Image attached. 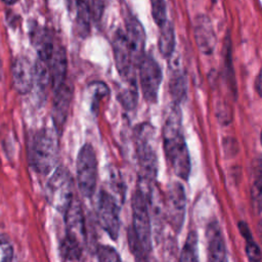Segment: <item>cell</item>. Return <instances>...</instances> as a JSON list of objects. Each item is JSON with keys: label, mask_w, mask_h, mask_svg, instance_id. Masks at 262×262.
<instances>
[{"label": "cell", "mask_w": 262, "mask_h": 262, "mask_svg": "<svg viewBox=\"0 0 262 262\" xmlns=\"http://www.w3.org/2000/svg\"><path fill=\"white\" fill-rule=\"evenodd\" d=\"M152 131L149 125L139 126L136 136V152L139 164V180L144 187H150L158 174V158L151 144Z\"/></svg>", "instance_id": "cell-3"}, {"label": "cell", "mask_w": 262, "mask_h": 262, "mask_svg": "<svg viewBox=\"0 0 262 262\" xmlns=\"http://www.w3.org/2000/svg\"><path fill=\"white\" fill-rule=\"evenodd\" d=\"M142 94L146 101L156 102L162 82V71L159 63L150 55H144L138 64Z\"/></svg>", "instance_id": "cell-8"}, {"label": "cell", "mask_w": 262, "mask_h": 262, "mask_svg": "<svg viewBox=\"0 0 262 262\" xmlns=\"http://www.w3.org/2000/svg\"><path fill=\"white\" fill-rule=\"evenodd\" d=\"M97 217L102 229L112 239H117L120 229L119 207L114 196L103 190L97 202Z\"/></svg>", "instance_id": "cell-9"}, {"label": "cell", "mask_w": 262, "mask_h": 262, "mask_svg": "<svg viewBox=\"0 0 262 262\" xmlns=\"http://www.w3.org/2000/svg\"><path fill=\"white\" fill-rule=\"evenodd\" d=\"M193 35L199 50L206 55L212 54L216 45V35L208 15L199 14L194 17Z\"/></svg>", "instance_id": "cell-12"}, {"label": "cell", "mask_w": 262, "mask_h": 262, "mask_svg": "<svg viewBox=\"0 0 262 262\" xmlns=\"http://www.w3.org/2000/svg\"><path fill=\"white\" fill-rule=\"evenodd\" d=\"M133 231L146 255L151 251V224L147 202L140 189L132 196Z\"/></svg>", "instance_id": "cell-6"}, {"label": "cell", "mask_w": 262, "mask_h": 262, "mask_svg": "<svg viewBox=\"0 0 262 262\" xmlns=\"http://www.w3.org/2000/svg\"><path fill=\"white\" fill-rule=\"evenodd\" d=\"M256 90L258 92V94L262 97V68L257 76V79H256Z\"/></svg>", "instance_id": "cell-30"}, {"label": "cell", "mask_w": 262, "mask_h": 262, "mask_svg": "<svg viewBox=\"0 0 262 262\" xmlns=\"http://www.w3.org/2000/svg\"><path fill=\"white\" fill-rule=\"evenodd\" d=\"M238 226H239L241 233L246 238V253H247L248 259L250 261H260L262 259L261 251H260L259 247L257 246V244L253 241L252 234H251L247 224H245L244 222H241L238 224Z\"/></svg>", "instance_id": "cell-25"}, {"label": "cell", "mask_w": 262, "mask_h": 262, "mask_svg": "<svg viewBox=\"0 0 262 262\" xmlns=\"http://www.w3.org/2000/svg\"><path fill=\"white\" fill-rule=\"evenodd\" d=\"M64 214L66 235L78 241L82 245L85 243V222L83 210L79 200L74 199Z\"/></svg>", "instance_id": "cell-14"}, {"label": "cell", "mask_w": 262, "mask_h": 262, "mask_svg": "<svg viewBox=\"0 0 262 262\" xmlns=\"http://www.w3.org/2000/svg\"><path fill=\"white\" fill-rule=\"evenodd\" d=\"M77 182L81 194L91 198L97 182V159L91 144H84L77 157Z\"/></svg>", "instance_id": "cell-5"}, {"label": "cell", "mask_w": 262, "mask_h": 262, "mask_svg": "<svg viewBox=\"0 0 262 262\" xmlns=\"http://www.w3.org/2000/svg\"><path fill=\"white\" fill-rule=\"evenodd\" d=\"M13 247L6 234H0V262H8L12 260Z\"/></svg>", "instance_id": "cell-29"}, {"label": "cell", "mask_w": 262, "mask_h": 262, "mask_svg": "<svg viewBox=\"0 0 262 262\" xmlns=\"http://www.w3.org/2000/svg\"><path fill=\"white\" fill-rule=\"evenodd\" d=\"M46 199L50 206L64 213L74 201V180L70 171L60 166L54 170L45 187Z\"/></svg>", "instance_id": "cell-4"}, {"label": "cell", "mask_w": 262, "mask_h": 262, "mask_svg": "<svg viewBox=\"0 0 262 262\" xmlns=\"http://www.w3.org/2000/svg\"><path fill=\"white\" fill-rule=\"evenodd\" d=\"M83 245L66 235L59 246V255L63 261H79L82 258Z\"/></svg>", "instance_id": "cell-22"}, {"label": "cell", "mask_w": 262, "mask_h": 262, "mask_svg": "<svg viewBox=\"0 0 262 262\" xmlns=\"http://www.w3.org/2000/svg\"><path fill=\"white\" fill-rule=\"evenodd\" d=\"M114 57L117 70L121 77H124L134 72V66L131 58V51L127 41L125 32L121 29L117 30L114 34L112 41Z\"/></svg>", "instance_id": "cell-13"}, {"label": "cell", "mask_w": 262, "mask_h": 262, "mask_svg": "<svg viewBox=\"0 0 262 262\" xmlns=\"http://www.w3.org/2000/svg\"><path fill=\"white\" fill-rule=\"evenodd\" d=\"M251 203L256 214L262 212V175H260L252 185Z\"/></svg>", "instance_id": "cell-26"}, {"label": "cell", "mask_w": 262, "mask_h": 262, "mask_svg": "<svg viewBox=\"0 0 262 262\" xmlns=\"http://www.w3.org/2000/svg\"><path fill=\"white\" fill-rule=\"evenodd\" d=\"M179 260L182 262L186 261H198V234L195 231H190L187 234L183 249L181 251Z\"/></svg>", "instance_id": "cell-24"}, {"label": "cell", "mask_w": 262, "mask_h": 262, "mask_svg": "<svg viewBox=\"0 0 262 262\" xmlns=\"http://www.w3.org/2000/svg\"><path fill=\"white\" fill-rule=\"evenodd\" d=\"M57 157V131L43 128L35 132L29 147V160L33 169L37 173L47 174L55 167Z\"/></svg>", "instance_id": "cell-2"}, {"label": "cell", "mask_w": 262, "mask_h": 262, "mask_svg": "<svg viewBox=\"0 0 262 262\" xmlns=\"http://www.w3.org/2000/svg\"><path fill=\"white\" fill-rule=\"evenodd\" d=\"M126 37L131 51V58L134 67H138L144 56L145 33L140 21L133 15L126 17Z\"/></svg>", "instance_id": "cell-11"}, {"label": "cell", "mask_w": 262, "mask_h": 262, "mask_svg": "<svg viewBox=\"0 0 262 262\" xmlns=\"http://www.w3.org/2000/svg\"><path fill=\"white\" fill-rule=\"evenodd\" d=\"M75 6L77 10L76 28L78 34L85 38L90 33V23L92 19L90 0H75Z\"/></svg>", "instance_id": "cell-19"}, {"label": "cell", "mask_w": 262, "mask_h": 262, "mask_svg": "<svg viewBox=\"0 0 262 262\" xmlns=\"http://www.w3.org/2000/svg\"><path fill=\"white\" fill-rule=\"evenodd\" d=\"M260 141H261V144H262V131H261V135H260Z\"/></svg>", "instance_id": "cell-34"}, {"label": "cell", "mask_w": 262, "mask_h": 262, "mask_svg": "<svg viewBox=\"0 0 262 262\" xmlns=\"http://www.w3.org/2000/svg\"><path fill=\"white\" fill-rule=\"evenodd\" d=\"M182 116L179 103L170 107L163 127L164 150L174 173L187 180L190 173L189 152L182 133Z\"/></svg>", "instance_id": "cell-1"}, {"label": "cell", "mask_w": 262, "mask_h": 262, "mask_svg": "<svg viewBox=\"0 0 262 262\" xmlns=\"http://www.w3.org/2000/svg\"><path fill=\"white\" fill-rule=\"evenodd\" d=\"M124 80L125 86L120 92V100L122 104L131 110L136 105L137 102V86H136V77L134 72L122 77Z\"/></svg>", "instance_id": "cell-21"}, {"label": "cell", "mask_w": 262, "mask_h": 262, "mask_svg": "<svg viewBox=\"0 0 262 262\" xmlns=\"http://www.w3.org/2000/svg\"><path fill=\"white\" fill-rule=\"evenodd\" d=\"M11 78L14 89L19 94L29 93L35 82V64L26 56H18L11 67Z\"/></svg>", "instance_id": "cell-10"}, {"label": "cell", "mask_w": 262, "mask_h": 262, "mask_svg": "<svg viewBox=\"0 0 262 262\" xmlns=\"http://www.w3.org/2000/svg\"><path fill=\"white\" fill-rule=\"evenodd\" d=\"M208 239V258L210 261H226V248L223 235L218 223L213 222L207 229Z\"/></svg>", "instance_id": "cell-18"}, {"label": "cell", "mask_w": 262, "mask_h": 262, "mask_svg": "<svg viewBox=\"0 0 262 262\" xmlns=\"http://www.w3.org/2000/svg\"><path fill=\"white\" fill-rule=\"evenodd\" d=\"M258 235H259V239L262 244V220L258 224Z\"/></svg>", "instance_id": "cell-31"}, {"label": "cell", "mask_w": 262, "mask_h": 262, "mask_svg": "<svg viewBox=\"0 0 262 262\" xmlns=\"http://www.w3.org/2000/svg\"><path fill=\"white\" fill-rule=\"evenodd\" d=\"M185 203L186 199L183 185L178 181L171 182L167 187L165 213L169 224L176 232H179L183 225Z\"/></svg>", "instance_id": "cell-7"}, {"label": "cell", "mask_w": 262, "mask_h": 262, "mask_svg": "<svg viewBox=\"0 0 262 262\" xmlns=\"http://www.w3.org/2000/svg\"><path fill=\"white\" fill-rule=\"evenodd\" d=\"M72 96H73V90L67 84H62L57 90H55L52 118H53L54 127L57 133L62 132L64 123L68 118Z\"/></svg>", "instance_id": "cell-16"}, {"label": "cell", "mask_w": 262, "mask_h": 262, "mask_svg": "<svg viewBox=\"0 0 262 262\" xmlns=\"http://www.w3.org/2000/svg\"><path fill=\"white\" fill-rule=\"evenodd\" d=\"M160 28L159 36V50L165 57H170L175 48V33L173 25L167 19Z\"/></svg>", "instance_id": "cell-20"}, {"label": "cell", "mask_w": 262, "mask_h": 262, "mask_svg": "<svg viewBox=\"0 0 262 262\" xmlns=\"http://www.w3.org/2000/svg\"><path fill=\"white\" fill-rule=\"evenodd\" d=\"M49 71L50 84L53 90H57L66 81L67 75V52L64 47L57 42L54 50L47 61H45Z\"/></svg>", "instance_id": "cell-15"}, {"label": "cell", "mask_w": 262, "mask_h": 262, "mask_svg": "<svg viewBox=\"0 0 262 262\" xmlns=\"http://www.w3.org/2000/svg\"><path fill=\"white\" fill-rule=\"evenodd\" d=\"M151 15L158 27L164 25L167 20L165 0H150Z\"/></svg>", "instance_id": "cell-27"}, {"label": "cell", "mask_w": 262, "mask_h": 262, "mask_svg": "<svg viewBox=\"0 0 262 262\" xmlns=\"http://www.w3.org/2000/svg\"><path fill=\"white\" fill-rule=\"evenodd\" d=\"M31 37L32 42L38 52L39 59L47 61L52 54L55 45L57 44L53 32L50 29L36 26L31 30Z\"/></svg>", "instance_id": "cell-17"}, {"label": "cell", "mask_w": 262, "mask_h": 262, "mask_svg": "<svg viewBox=\"0 0 262 262\" xmlns=\"http://www.w3.org/2000/svg\"><path fill=\"white\" fill-rule=\"evenodd\" d=\"M97 259L101 262H118L121 261L119 253L111 246H99L97 248Z\"/></svg>", "instance_id": "cell-28"}, {"label": "cell", "mask_w": 262, "mask_h": 262, "mask_svg": "<svg viewBox=\"0 0 262 262\" xmlns=\"http://www.w3.org/2000/svg\"><path fill=\"white\" fill-rule=\"evenodd\" d=\"M64 1H66V5H67L68 9L71 10L75 5V0H64Z\"/></svg>", "instance_id": "cell-32"}, {"label": "cell", "mask_w": 262, "mask_h": 262, "mask_svg": "<svg viewBox=\"0 0 262 262\" xmlns=\"http://www.w3.org/2000/svg\"><path fill=\"white\" fill-rule=\"evenodd\" d=\"M170 94L174 102L179 103L185 98L186 94V80L184 74L180 70H175L170 79Z\"/></svg>", "instance_id": "cell-23"}, {"label": "cell", "mask_w": 262, "mask_h": 262, "mask_svg": "<svg viewBox=\"0 0 262 262\" xmlns=\"http://www.w3.org/2000/svg\"><path fill=\"white\" fill-rule=\"evenodd\" d=\"M3 3H5L6 5H13L15 4L18 0H1Z\"/></svg>", "instance_id": "cell-33"}]
</instances>
